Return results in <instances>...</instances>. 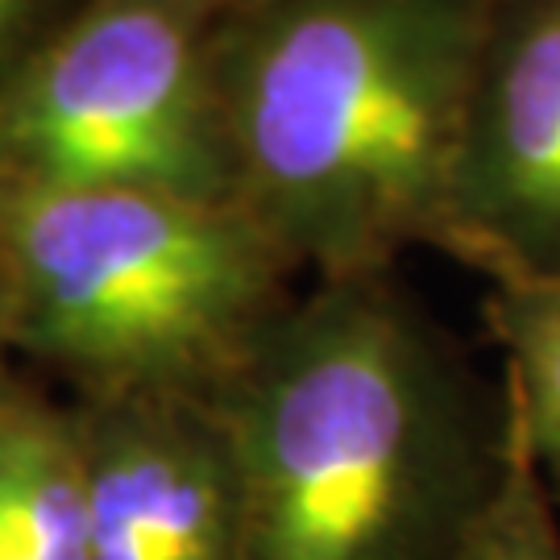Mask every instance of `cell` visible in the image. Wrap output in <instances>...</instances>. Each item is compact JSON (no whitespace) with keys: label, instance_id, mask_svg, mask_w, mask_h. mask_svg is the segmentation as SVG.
I'll return each mask as SVG.
<instances>
[{"label":"cell","instance_id":"6da1fadb","mask_svg":"<svg viewBox=\"0 0 560 560\" xmlns=\"http://www.w3.org/2000/svg\"><path fill=\"white\" fill-rule=\"evenodd\" d=\"M217 407L241 560H457L506 453L502 386L395 270L316 279Z\"/></svg>","mask_w":560,"mask_h":560},{"label":"cell","instance_id":"7a4b0ae2","mask_svg":"<svg viewBox=\"0 0 560 560\" xmlns=\"http://www.w3.org/2000/svg\"><path fill=\"white\" fill-rule=\"evenodd\" d=\"M486 0H254L212 25L241 208L295 270L441 254Z\"/></svg>","mask_w":560,"mask_h":560},{"label":"cell","instance_id":"3957f363","mask_svg":"<svg viewBox=\"0 0 560 560\" xmlns=\"http://www.w3.org/2000/svg\"><path fill=\"white\" fill-rule=\"evenodd\" d=\"M295 275L237 200L0 187L9 345L80 399H221L300 300Z\"/></svg>","mask_w":560,"mask_h":560},{"label":"cell","instance_id":"277c9868","mask_svg":"<svg viewBox=\"0 0 560 560\" xmlns=\"http://www.w3.org/2000/svg\"><path fill=\"white\" fill-rule=\"evenodd\" d=\"M212 25L187 0H96L38 42L0 80V187L237 200Z\"/></svg>","mask_w":560,"mask_h":560},{"label":"cell","instance_id":"5b68a950","mask_svg":"<svg viewBox=\"0 0 560 560\" xmlns=\"http://www.w3.org/2000/svg\"><path fill=\"white\" fill-rule=\"evenodd\" d=\"M444 258L560 279V0H486Z\"/></svg>","mask_w":560,"mask_h":560},{"label":"cell","instance_id":"8992f818","mask_svg":"<svg viewBox=\"0 0 560 560\" xmlns=\"http://www.w3.org/2000/svg\"><path fill=\"white\" fill-rule=\"evenodd\" d=\"M88 560H241V474L217 399H75Z\"/></svg>","mask_w":560,"mask_h":560},{"label":"cell","instance_id":"52a82bcc","mask_svg":"<svg viewBox=\"0 0 560 560\" xmlns=\"http://www.w3.org/2000/svg\"><path fill=\"white\" fill-rule=\"evenodd\" d=\"M0 560H88V490L75 402L0 395Z\"/></svg>","mask_w":560,"mask_h":560},{"label":"cell","instance_id":"ba28073f","mask_svg":"<svg viewBox=\"0 0 560 560\" xmlns=\"http://www.w3.org/2000/svg\"><path fill=\"white\" fill-rule=\"evenodd\" d=\"M481 316L502 349V390L544 486L560 499V279L490 270Z\"/></svg>","mask_w":560,"mask_h":560},{"label":"cell","instance_id":"9c48e42d","mask_svg":"<svg viewBox=\"0 0 560 560\" xmlns=\"http://www.w3.org/2000/svg\"><path fill=\"white\" fill-rule=\"evenodd\" d=\"M457 560H560L552 490L544 486L540 469L532 460L511 402H506V453H502L499 481L460 544Z\"/></svg>","mask_w":560,"mask_h":560},{"label":"cell","instance_id":"30bf717a","mask_svg":"<svg viewBox=\"0 0 560 560\" xmlns=\"http://www.w3.org/2000/svg\"><path fill=\"white\" fill-rule=\"evenodd\" d=\"M46 9V0H0V80L18 67L34 46V30Z\"/></svg>","mask_w":560,"mask_h":560},{"label":"cell","instance_id":"8fae6325","mask_svg":"<svg viewBox=\"0 0 560 560\" xmlns=\"http://www.w3.org/2000/svg\"><path fill=\"white\" fill-rule=\"evenodd\" d=\"M187 4H196L208 21H221V18H229V13L245 9V4H254V0H187Z\"/></svg>","mask_w":560,"mask_h":560},{"label":"cell","instance_id":"7c38bea8","mask_svg":"<svg viewBox=\"0 0 560 560\" xmlns=\"http://www.w3.org/2000/svg\"><path fill=\"white\" fill-rule=\"evenodd\" d=\"M4 353H13V345H9V324H4V295H0V395L13 386L9 370H4Z\"/></svg>","mask_w":560,"mask_h":560}]
</instances>
